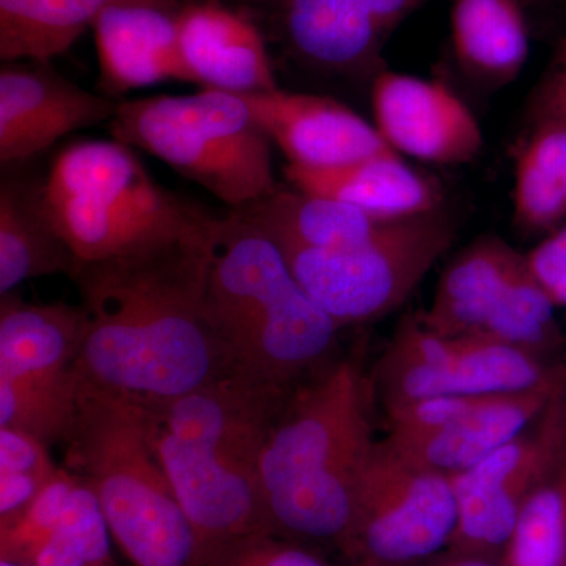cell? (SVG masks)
Wrapping results in <instances>:
<instances>
[{"mask_svg":"<svg viewBox=\"0 0 566 566\" xmlns=\"http://www.w3.org/2000/svg\"><path fill=\"white\" fill-rule=\"evenodd\" d=\"M216 232L218 218L150 251L77 264L80 385L156 411L234 375L208 311Z\"/></svg>","mask_w":566,"mask_h":566,"instance_id":"6da1fadb","label":"cell"},{"mask_svg":"<svg viewBox=\"0 0 566 566\" xmlns=\"http://www.w3.org/2000/svg\"><path fill=\"white\" fill-rule=\"evenodd\" d=\"M292 392L230 375L153 409L156 447L199 538L203 566L241 543L275 535L260 465Z\"/></svg>","mask_w":566,"mask_h":566,"instance_id":"7a4b0ae2","label":"cell"},{"mask_svg":"<svg viewBox=\"0 0 566 566\" xmlns=\"http://www.w3.org/2000/svg\"><path fill=\"white\" fill-rule=\"evenodd\" d=\"M370 378L337 356L286 398L264 444L262 486L274 534L340 545L374 455Z\"/></svg>","mask_w":566,"mask_h":566,"instance_id":"3957f363","label":"cell"},{"mask_svg":"<svg viewBox=\"0 0 566 566\" xmlns=\"http://www.w3.org/2000/svg\"><path fill=\"white\" fill-rule=\"evenodd\" d=\"M208 311L234 375L296 389L338 356L342 327L296 282L282 249L230 212L218 221Z\"/></svg>","mask_w":566,"mask_h":566,"instance_id":"277c9868","label":"cell"},{"mask_svg":"<svg viewBox=\"0 0 566 566\" xmlns=\"http://www.w3.org/2000/svg\"><path fill=\"white\" fill-rule=\"evenodd\" d=\"M63 464L98 497L133 566H203L202 549L156 447L147 406L80 385Z\"/></svg>","mask_w":566,"mask_h":566,"instance_id":"5b68a950","label":"cell"},{"mask_svg":"<svg viewBox=\"0 0 566 566\" xmlns=\"http://www.w3.org/2000/svg\"><path fill=\"white\" fill-rule=\"evenodd\" d=\"M43 192L52 223L82 263L150 251L214 219L159 185L137 151L115 139L66 145Z\"/></svg>","mask_w":566,"mask_h":566,"instance_id":"8992f818","label":"cell"},{"mask_svg":"<svg viewBox=\"0 0 566 566\" xmlns=\"http://www.w3.org/2000/svg\"><path fill=\"white\" fill-rule=\"evenodd\" d=\"M112 139L161 159L232 210L274 191L273 153L243 96L222 91L120 99Z\"/></svg>","mask_w":566,"mask_h":566,"instance_id":"52a82bcc","label":"cell"},{"mask_svg":"<svg viewBox=\"0 0 566 566\" xmlns=\"http://www.w3.org/2000/svg\"><path fill=\"white\" fill-rule=\"evenodd\" d=\"M453 240L455 223L441 208L387 223L370 241L352 249L279 248L301 289L344 329L400 307Z\"/></svg>","mask_w":566,"mask_h":566,"instance_id":"ba28073f","label":"cell"},{"mask_svg":"<svg viewBox=\"0 0 566 566\" xmlns=\"http://www.w3.org/2000/svg\"><path fill=\"white\" fill-rule=\"evenodd\" d=\"M81 304L0 296V428L63 446L77 415L76 364L84 340Z\"/></svg>","mask_w":566,"mask_h":566,"instance_id":"9c48e42d","label":"cell"},{"mask_svg":"<svg viewBox=\"0 0 566 566\" xmlns=\"http://www.w3.org/2000/svg\"><path fill=\"white\" fill-rule=\"evenodd\" d=\"M556 305L528 270L526 253L482 237L457 253L420 322L452 337H482L545 356L562 344Z\"/></svg>","mask_w":566,"mask_h":566,"instance_id":"30bf717a","label":"cell"},{"mask_svg":"<svg viewBox=\"0 0 566 566\" xmlns=\"http://www.w3.org/2000/svg\"><path fill=\"white\" fill-rule=\"evenodd\" d=\"M457 527L452 476L378 441L338 549L353 566H422L449 549Z\"/></svg>","mask_w":566,"mask_h":566,"instance_id":"8fae6325","label":"cell"},{"mask_svg":"<svg viewBox=\"0 0 566 566\" xmlns=\"http://www.w3.org/2000/svg\"><path fill=\"white\" fill-rule=\"evenodd\" d=\"M545 356L482 337L436 333L409 316L379 363L382 406L444 397L524 392L564 375Z\"/></svg>","mask_w":566,"mask_h":566,"instance_id":"7c38bea8","label":"cell"},{"mask_svg":"<svg viewBox=\"0 0 566 566\" xmlns=\"http://www.w3.org/2000/svg\"><path fill=\"white\" fill-rule=\"evenodd\" d=\"M565 390L566 371L524 392L444 395L385 406L386 441L417 463L455 476L523 433Z\"/></svg>","mask_w":566,"mask_h":566,"instance_id":"4fadbf2b","label":"cell"},{"mask_svg":"<svg viewBox=\"0 0 566 566\" xmlns=\"http://www.w3.org/2000/svg\"><path fill=\"white\" fill-rule=\"evenodd\" d=\"M566 449V390L512 441L452 476L457 527L449 549L501 556L517 513Z\"/></svg>","mask_w":566,"mask_h":566,"instance_id":"5bb4252c","label":"cell"},{"mask_svg":"<svg viewBox=\"0 0 566 566\" xmlns=\"http://www.w3.org/2000/svg\"><path fill=\"white\" fill-rule=\"evenodd\" d=\"M117 106V99L62 76L51 62H2L0 164H28L62 137L109 123Z\"/></svg>","mask_w":566,"mask_h":566,"instance_id":"9a60e30c","label":"cell"},{"mask_svg":"<svg viewBox=\"0 0 566 566\" xmlns=\"http://www.w3.org/2000/svg\"><path fill=\"white\" fill-rule=\"evenodd\" d=\"M371 111L376 132L400 156L463 166L482 153L475 115L442 82L382 70L371 82Z\"/></svg>","mask_w":566,"mask_h":566,"instance_id":"2e32d148","label":"cell"},{"mask_svg":"<svg viewBox=\"0 0 566 566\" xmlns=\"http://www.w3.org/2000/svg\"><path fill=\"white\" fill-rule=\"evenodd\" d=\"M241 96L253 118L293 166L331 169L395 153L375 125L327 96L279 87Z\"/></svg>","mask_w":566,"mask_h":566,"instance_id":"e0dca14e","label":"cell"},{"mask_svg":"<svg viewBox=\"0 0 566 566\" xmlns=\"http://www.w3.org/2000/svg\"><path fill=\"white\" fill-rule=\"evenodd\" d=\"M177 0H111L93 22L99 85L114 96L166 81L189 82Z\"/></svg>","mask_w":566,"mask_h":566,"instance_id":"ac0fdd59","label":"cell"},{"mask_svg":"<svg viewBox=\"0 0 566 566\" xmlns=\"http://www.w3.org/2000/svg\"><path fill=\"white\" fill-rule=\"evenodd\" d=\"M178 35L189 82L237 95L279 87L262 29L244 11L222 0H186Z\"/></svg>","mask_w":566,"mask_h":566,"instance_id":"d6986e66","label":"cell"},{"mask_svg":"<svg viewBox=\"0 0 566 566\" xmlns=\"http://www.w3.org/2000/svg\"><path fill=\"white\" fill-rule=\"evenodd\" d=\"M275 33L292 57L323 73L374 82L386 70L389 35L360 0H266Z\"/></svg>","mask_w":566,"mask_h":566,"instance_id":"ffe728a7","label":"cell"},{"mask_svg":"<svg viewBox=\"0 0 566 566\" xmlns=\"http://www.w3.org/2000/svg\"><path fill=\"white\" fill-rule=\"evenodd\" d=\"M285 177L300 191L342 200L385 221H403L442 208L438 182L412 169L397 153L331 169L286 164Z\"/></svg>","mask_w":566,"mask_h":566,"instance_id":"44dd1931","label":"cell"},{"mask_svg":"<svg viewBox=\"0 0 566 566\" xmlns=\"http://www.w3.org/2000/svg\"><path fill=\"white\" fill-rule=\"evenodd\" d=\"M22 167H2L0 177V296L32 279L71 277L80 264L51 221L44 178L25 174Z\"/></svg>","mask_w":566,"mask_h":566,"instance_id":"7402d4cb","label":"cell"},{"mask_svg":"<svg viewBox=\"0 0 566 566\" xmlns=\"http://www.w3.org/2000/svg\"><path fill=\"white\" fill-rule=\"evenodd\" d=\"M232 212L277 244L316 251L356 248L394 222L375 218L342 200L279 185L256 202Z\"/></svg>","mask_w":566,"mask_h":566,"instance_id":"603a6c76","label":"cell"},{"mask_svg":"<svg viewBox=\"0 0 566 566\" xmlns=\"http://www.w3.org/2000/svg\"><path fill=\"white\" fill-rule=\"evenodd\" d=\"M450 32L458 66L482 87H505L526 65L531 48L526 0H455Z\"/></svg>","mask_w":566,"mask_h":566,"instance_id":"cb8c5ba5","label":"cell"},{"mask_svg":"<svg viewBox=\"0 0 566 566\" xmlns=\"http://www.w3.org/2000/svg\"><path fill=\"white\" fill-rule=\"evenodd\" d=\"M566 221V122L528 125L516 148L513 223L547 234Z\"/></svg>","mask_w":566,"mask_h":566,"instance_id":"d4e9b609","label":"cell"},{"mask_svg":"<svg viewBox=\"0 0 566 566\" xmlns=\"http://www.w3.org/2000/svg\"><path fill=\"white\" fill-rule=\"evenodd\" d=\"M111 0H0V61L51 62L92 29Z\"/></svg>","mask_w":566,"mask_h":566,"instance_id":"484cf974","label":"cell"},{"mask_svg":"<svg viewBox=\"0 0 566 566\" xmlns=\"http://www.w3.org/2000/svg\"><path fill=\"white\" fill-rule=\"evenodd\" d=\"M501 566H566V449L527 495Z\"/></svg>","mask_w":566,"mask_h":566,"instance_id":"4316f807","label":"cell"},{"mask_svg":"<svg viewBox=\"0 0 566 566\" xmlns=\"http://www.w3.org/2000/svg\"><path fill=\"white\" fill-rule=\"evenodd\" d=\"M109 535V526L98 497L80 476L57 526L22 565L114 566Z\"/></svg>","mask_w":566,"mask_h":566,"instance_id":"83f0119b","label":"cell"},{"mask_svg":"<svg viewBox=\"0 0 566 566\" xmlns=\"http://www.w3.org/2000/svg\"><path fill=\"white\" fill-rule=\"evenodd\" d=\"M59 469L50 447L31 436L0 428V524L24 512Z\"/></svg>","mask_w":566,"mask_h":566,"instance_id":"f1b7e54d","label":"cell"},{"mask_svg":"<svg viewBox=\"0 0 566 566\" xmlns=\"http://www.w3.org/2000/svg\"><path fill=\"white\" fill-rule=\"evenodd\" d=\"M80 475L61 465L54 479L9 523L0 524V560L22 565L57 526Z\"/></svg>","mask_w":566,"mask_h":566,"instance_id":"f546056e","label":"cell"},{"mask_svg":"<svg viewBox=\"0 0 566 566\" xmlns=\"http://www.w3.org/2000/svg\"><path fill=\"white\" fill-rule=\"evenodd\" d=\"M211 566H331L307 549L275 539L274 535L256 536L234 546Z\"/></svg>","mask_w":566,"mask_h":566,"instance_id":"4dcf8cb0","label":"cell"},{"mask_svg":"<svg viewBox=\"0 0 566 566\" xmlns=\"http://www.w3.org/2000/svg\"><path fill=\"white\" fill-rule=\"evenodd\" d=\"M528 270L556 307H566V221L526 253Z\"/></svg>","mask_w":566,"mask_h":566,"instance_id":"1f68e13d","label":"cell"},{"mask_svg":"<svg viewBox=\"0 0 566 566\" xmlns=\"http://www.w3.org/2000/svg\"><path fill=\"white\" fill-rule=\"evenodd\" d=\"M527 120L528 125L545 120L566 122V29L528 99Z\"/></svg>","mask_w":566,"mask_h":566,"instance_id":"d6a6232c","label":"cell"},{"mask_svg":"<svg viewBox=\"0 0 566 566\" xmlns=\"http://www.w3.org/2000/svg\"><path fill=\"white\" fill-rule=\"evenodd\" d=\"M430 0H360V3L375 18L379 28L390 36V33L403 24L412 13L422 9Z\"/></svg>","mask_w":566,"mask_h":566,"instance_id":"836d02e7","label":"cell"},{"mask_svg":"<svg viewBox=\"0 0 566 566\" xmlns=\"http://www.w3.org/2000/svg\"><path fill=\"white\" fill-rule=\"evenodd\" d=\"M428 566H501V562H499V556H491V554L447 549L430 560Z\"/></svg>","mask_w":566,"mask_h":566,"instance_id":"e575fe53","label":"cell"},{"mask_svg":"<svg viewBox=\"0 0 566 566\" xmlns=\"http://www.w3.org/2000/svg\"><path fill=\"white\" fill-rule=\"evenodd\" d=\"M547 6H566V0H526L527 14L532 10L543 9Z\"/></svg>","mask_w":566,"mask_h":566,"instance_id":"d590c367","label":"cell"},{"mask_svg":"<svg viewBox=\"0 0 566 566\" xmlns=\"http://www.w3.org/2000/svg\"><path fill=\"white\" fill-rule=\"evenodd\" d=\"M0 566H24V565H17V564H11V562L0 560ZM114 566H117V565H114Z\"/></svg>","mask_w":566,"mask_h":566,"instance_id":"8d00e7d4","label":"cell"}]
</instances>
